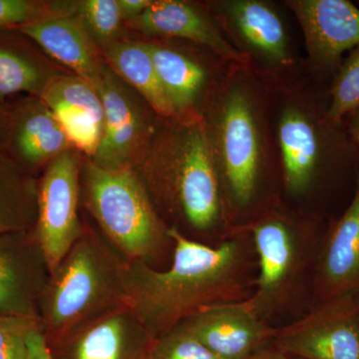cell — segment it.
<instances>
[{
    "instance_id": "cell-1",
    "label": "cell",
    "mask_w": 359,
    "mask_h": 359,
    "mask_svg": "<svg viewBox=\"0 0 359 359\" xmlns=\"http://www.w3.org/2000/svg\"><path fill=\"white\" fill-rule=\"evenodd\" d=\"M203 118L235 228L282 201L271 93L245 66L231 63Z\"/></svg>"
},
{
    "instance_id": "cell-2",
    "label": "cell",
    "mask_w": 359,
    "mask_h": 359,
    "mask_svg": "<svg viewBox=\"0 0 359 359\" xmlns=\"http://www.w3.org/2000/svg\"><path fill=\"white\" fill-rule=\"evenodd\" d=\"M173 259L159 271L144 262H129L126 304L159 339L189 316L212 304L242 302L252 294L256 261L249 236L233 229L216 245H207L170 226Z\"/></svg>"
},
{
    "instance_id": "cell-3",
    "label": "cell",
    "mask_w": 359,
    "mask_h": 359,
    "mask_svg": "<svg viewBox=\"0 0 359 359\" xmlns=\"http://www.w3.org/2000/svg\"><path fill=\"white\" fill-rule=\"evenodd\" d=\"M269 93L282 199L308 204L356 187L359 151L344 121L328 113L327 87L308 77Z\"/></svg>"
},
{
    "instance_id": "cell-4",
    "label": "cell",
    "mask_w": 359,
    "mask_h": 359,
    "mask_svg": "<svg viewBox=\"0 0 359 359\" xmlns=\"http://www.w3.org/2000/svg\"><path fill=\"white\" fill-rule=\"evenodd\" d=\"M134 170L168 226L219 241L230 235L204 118H158L147 153Z\"/></svg>"
},
{
    "instance_id": "cell-5",
    "label": "cell",
    "mask_w": 359,
    "mask_h": 359,
    "mask_svg": "<svg viewBox=\"0 0 359 359\" xmlns=\"http://www.w3.org/2000/svg\"><path fill=\"white\" fill-rule=\"evenodd\" d=\"M327 223L280 201L233 228L247 233L254 247L257 273L245 302L257 318L271 325L304 297H309L311 304L316 259Z\"/></svg>"
},
{
    "instance_id": "cell-6",
    "label": "cell",
    "mask_w": 359,
    "mask_h": 359,
    "mask_svg": "<svg viewBox=\"0 0 359 359\" xmlns=\"http://www.w3.org/2000/svg\"><path fill=\"white\" fill-rule=\"evenodd\" d=\"M129 262L93 226L51 271L39 304V325L46 341L85 320L126 304Z\"/></svg>"
},
{
    "instance_id": "cell-7",
    "label": "cell",
    "mask_w": 359,
    "mask_h": 359,
    "mask_svg": "<svg viewBox=\"0 0 359 359\" xmlns=\"http://www.w3.org/2000/svg\"><path fill=\"white\" fill-rule=\"evenodd\" d=\"M81 201L104 238L128 262L152 266L173 248L169 228L134 169L110 171L85 157Z\"/></svg>"
},
{
    "instance_id": "cell-8",
    "label": "cell",
    "mask_w": 359,
    "mask_h": 359,
    "mask_svg": "<svg viewBox=\"0 0 359 359\" xmlns=\"http://www.w3.org/2000/svg\"><path fill=\"white\" fill-rule=\"evenodd\" d=\"M222 32L245 66L269 91L287 88L309 77L289 22L269 0H210Z\"/></svg>"
},
{
    "instance_id": "cell-9",
    "label": "cell",
    "mask_w": 359,
    "mask_h": 359,
    "mask_svg": "<svg viewBox=\"0 0 359 359\" xmlns=\"http://www.w3.org/2000/svg\"><path fill=\"white\" fill-rule=\"evenodd\" d=\"M97 90L103 103V132L88 159L110 171L135 169L147 153L159 116L106 63Z\"/></svg>"
},
{
    "instance_id": "cell-10",
    "label": "cell",
    "mask_w": 359,
    "mask_h": 359,
    "mask_svg": "<svg viewBox=\"0 0 359 359\" xmlns=\"http://www.w3.org/2000/svg\"><path fill=\"white\" fill-rule=\"evenodd\" d=\"M139 39L152 57L173 117H203L233 62L181 40Z\"/></svg>"
},
{
    "instance_id": "cell-11",
    "label": "cell",
    "mask_w": 359,
    "mask_h": 359,
    "mask_svg": "<svg viewBox=\"0 0 359 359\" xmlns=\"http://www.w3.org/2000/svg\"><path fill=\"white\" fill-rule=\"evenodd\" d=\"M271 344L301 359H359V292L311 304Z\"/></svg>"
},
{
    "instance_id": "cell-12",
    "label": "cell",
    "mask_w": 359,
    "mask_h": 359,
    "mask_svg": "<svg viewBox=\"0 0 359 359\" xmlns=\"http://www.w3.org/2000/svg\"><path fill=\"white\" fill-rule=\"evenodd\" d=\"M85 156L75 148L45 168L39 179V216L34 233L50 271L83 233L80 218L82 166Z\"/></svg>"
},
{
    "instance_id": "cell-13",
    "label": "cell",
    "mask_w": 359,
    "mask_h": 359,
    "mask_svg": "<svg viewBox=\"0 0 359 359\" xmlns=\"http://www.w3.org/2000/svg\"><path fill=\"white\" fill-rule=\"evenodd\" d=\"M304 40L309 77L328 86L346 53L359 46V7L348 0H285Z\"/></svg>"
},
{
    "instance_id": "cell-14",
    "label": "cell",
    "mask_w": 359,
    "mask_h": 359,
    "mask_svg": "<svg viewBox=\"0 0 359 359\" xmlns=\"http://www.w3.org/2000/svg\"><path fill=\"white\" fill-rule=\"evenodd\" d=\"M156 339L125 304L45 341L53 359H152Z\"/></svg>"
},
{
    "instance_id": "cell-15",
    "label": "cell",
    "mask_w": 359,
    "mask_h": 359,
    "mask_svg": "<svg viewBox=\"0 0 359 359\" xmlns=\"http://www.w3.org/2000/svg\"><path fill=\"white\" fill-rule=\"evenodd\" d=\"M0 150L18 166L39 176L49 163L73 147L69 137L39 96L9 101Z\"/></svg>"
},
{
    "instance_id": "cell-16",
    "label": "cell",
    "mask_w": 359,
    "mask_h": 359,
    "mask_svg": "<svg viewBox=\"0 0 359 359\" xmlns=\"http://www.w3.org/2000/svg\"><path fill=\"white\" fill-rule=\"evenodd\" d=\"M126 26L138 37L181 40L204 47L229 62L245 66L244 58L226 39L205 1L153 0Z\"/></svg>"
},
{
    "instance_id": "cell-17",
    "label": "cell",
    "mask_w": 359,
    "mask_h": 359,
    "mask_svg": "<svg viewBox=\"0 0 359 359\" xmlns=\"http://www.w3.org/2000/svg\"><path fill=\"white\" fill-rule=\"evenodd\" d=\"M50 273L34 231L0 236V316L39 320Z\"/></svg>"
},
{
    "instance_id": "cell-18",
    "label": "cell",
    "mask_w": 359,
    "mask_h": 359,
    "mask_svg": "<svg viewBox=\"0 0 359 359\" xmlns=\"http://www.w3.org/2000/svg\"><path fill=\"white\" fill-rule=\"evenodd\" d=\"M351 292H359V178L344 211L328 221L316 259L311 304Z\"/></svg>"
},
{
    "instance_id": "cell-19",
    "label": "cell",
    "mask_w": 359,
    "mask_h": 359,
    "mask_svg": "<svg viewBox=\"0 0 359 359\" xmlns=\"http://www.w3.org/2000/svg\"><path fill=\"white\" fill-rule=\"evenodd\" d=\"M181 325L221 359H244L271 344L278 332L257 318L245 299L205 306Z\"/></svg>"
},
{
    "instance_id": "cell-20",
    "label": "cell",
    "mask_w": 359,
    "mask_h": 359,
    "mask_svg": "<svg viewBox=\"0 0 359 359\" xmlns=\"http://www.w3.org/2000/svg\"><path fill=\"white\" fill-rule=\"evenodd\" d=\"M40 98L62 125L73 147L91 158L100 143L104 125L103 103L96 87L65 71L49 82Z\"/></svg>"
},
{
    "instance_id": "cell-21",
    "label": "cell",
    "mask_w": 359,
    "mask_h": 359,
    "mask_svg": "<svg viewBox=\"0 0 359 359\" xmlns=\"http://www.w3.org/2000/svg\"><path fill=\"white\" fill-rule=\"evenodd\" d=\"M54 62L97 88L104 67L102 53L74 13L56 14L20 27Z\"/></svg>"
},
{
    "instance_id": "cell-22",
    "label": "cell",
    "mask_w": 359,
    "mask_h": 359,
    "mask_svg": "<svg viewBox=\"0 0 359 359\" xmlns=\"http://www.w3.org/2000/svg\"><path fill=\"white\" fill-rule=\"evenodd\" d=\"M68 71L18 29L0 32V104L15 96H41L56 75Z\"/></svg>"
},
{
    "instance_id": "cell-23",
    "label": "cell",
    "mask_w": 359,
    "mask_h": 359,
    "mask_svg": "<svg viewBox=\"0 0 359 359\" xmlns=\"http://www.w3.org/2000/svg\"><path fill=\"white\" fill-rule=\"evenodd\" d=\"M104 61L149 103L161 118L173 117V111L156 71L154 62L139 37L117 40L101 50Z\"/></svg>"
},
{
    "instance_id": "cell-24",
    "label": "cell",
    "mask_w": 359,
    "mask_h": 359,
    "mask_svg": "<svg viewBox=\"0 0 359 359\" xmlns=\"http://www.w3.org/2000/svg\"><path fill=\"white\" fill-rule=\"evenodd\" d=\"M39 179L0 150V236L34 231Z\"/></svg>"
},
{
    "instance_id": "cell-25",
    "label": "cell",
    "mask_w": 359,
    "mask_h": 359,
    "mask_svg": "<svg viewBox=\"0 0 359 359\" xmlns=\"http://www.w3.org/2000/svg\"><path fill=\"white\" fill-rule=\"evenodd\" d=\"M73 13L100 50L130 36L117 0H73Z\"/></svg>"
},
{
    "instance_id": "cell-26",
    "label": "cell",
    "mask_w": 359,
    "mask_h": 359,
    "mask_svg": "<svg viewBox=\"0 0 359 359\" xmlns=\"http://www.w3.org/2000/svg\"><path fill=\"white\" fill-rule=\"evenodd\" d=\"M328 113L332 119L344 121L359 108V46L344 56L327 86Z\"/></svg>"
},
{
    "instance_id": "cell-27",
    "label": "cell",
    "mask_w": 359,
    "mask_h": 359,
    "mask_svg": "<svg viewBox=\"0 0 359 359\" xmlns=\"http://www.w3.org/2000/svg\"><path fill=\"white\" fill-rule=\"evenodd\" d=\"M73 11V0H0V32Z\"/></svg>"
},
{
    "instance_id": "cell-28",
    "label": "cell",
    "mask_w": 359,
    "mask_h": 359,
    "mask_svg": "<svg viewBox=\"0 0 359 359\" xmlns=\"http://www.w3.org/2000/svg\"><path fill=\"white\" fill-rule=\"evenodd\" d=\"M152 359H221L183 325L156 339Z\"/></svg>"
},
{
    "instance_id": "cell-29",
    "label": "cell",
    "mask_w": 359,
    "mask_h": 359,
    "mask_svg": "<svg viewBox=\"0 0 359 359\" xmlns=\"http://www.w3.org/2000/svg\"><path fill=\"white\" fill-rule=\"evenodd\" d=\"M39 321L15 316H0V359H28V337Z\"/></svg>"
},
{
    "instance_id": "cell-30",
    "label": "cell",
    "mask_w": 359,
    "mask_h": 359,
    "mask_svg": "<svg viewBox=\"0 0 359 359\" xmlns=\"http://www.w3.org/2000/svg\"><path fill=\"white\" fill-rule=\"evenodd\" d=\"M28 359H53L40 327L33 330L28 337Z\"/></svg>"
},
{
    "instance_id": "cell-31",
    "label": "cell",
    "mask_w": 359,
    "mask_h": 359,
    "mask_svg": "<svg viewBox=\"0 0 359 359\" xmlns=\"http://www.w3.org/2000/svg\"><path fill=\"white\" fill-rule=\"evenodd\" d=\"M152 1L153 0H117L125 23L141 15Z\"/></svg>"
},
{
    "instance_id": "cell-32",
    "label": "cell",
    "mask_w": 359,
    "mask_h": 359,
    "mask_svg": "<svg viewBox=\"0 0 359 359\" xmlns=\"http://www.w3.org/2000/svg\"><path fill=\"white\" fill-rule=\"evenodd\" d=\"M244 359H301L292 354L285 353L282 349L269 344L268 346L257 349V351L250 354L249 356Z\"/></svg>"
},
{
    "instance_id": "cell-33",
    "label": "cell",
    "mask_w": 359,
    "mask_h": 359,
    "mask_svg": "<svg viewBox=\"0 0 359 359\" xmlns=\"http://www.w3.org/2000/svg\"><path fill=\"white\" fill-rule=\"evenodd\" d=\"M347 131L359 151V108L347 115L344 119Z\"/></svg>"
},
{
    "instance_id": "cell-34",
    "label": "cell",
    "mask_w": 359,
    "mask_h": 359,
    "mask_svg": "<svg viewBox=\"0 0 359 359\" xmlns=\"http://www.w3.org/2000/svg\"><path fill=\"white\" fill-rule=\"evenodd\" d=\"M7 121V106L0 104V141L4 136V130H6Z\"/></svg>"
},
{
    "instance_id": "cell-35",
    "label": "cell",
    "mask_w": 359,
    "mask_h": 359,
    "mask_svg": "<svg viewBox=\"0 0 359 359\" xmlns=\"http://www.w3.org/2000/svg\"><path fill=\"white\" fill-rule=\"evenodd\" d=\"M358 4H359V1H358Z\"/></svg>"
}]
</instances>
